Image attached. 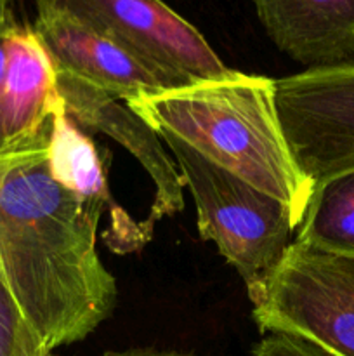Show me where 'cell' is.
<instances>
[{
  "label": "cell",
  "mask_w": 354,
  "mask_h": 356,
  "mask_svg": "<svg viewBox=\"0 0 354 356\" xmlns=\"http://www.w3.org/2000/svg\"><path fill=\"white\" fill-rule=\"evenodd\" d=\"M274 80L233 70L153 96L125 101L158 136H172L194 152L271 195L298 228L312 183L298 169L276 110Z\"/></svg>",
  "instance_id": "6da1fadb"
},
{
  "label": "cell",
  "mask_w": 354,
  "mask_h": 356,
  "mask_svg": "<svg viewBox=\"0 0 354 356\" xmlns=\"http://www.w3.org/2000/svg\"><path fill=\"white\" fill-rule=\"evenodd\" d=\"M193 195L198 229L238 271L246 292L276 268L297 226L290 209L172 136H160Z\"/></svg>",
  "instance_id": "7a4b0ae2"
},
{
  "label": "cell",
  "mask_w": 354,
  "mask_h": 356,
  "mask_svg": "<svg viewBox=\"0 0 354 356\" xmlns=\"http://www.w3.org/2000/svg\"><path fill=\"white\" fill-rule=\"evenodd\" d=\"M248 298L262 332L290 334L335 356H354V257L292 242Z\"/></svg>",
  "instance_id": "3957f363"
},
{
  "label": "cell",
  "mask_w": 354,
  "mask_h": 356,
  "mask_svg": "<svg viewBox=\"0 0 354 356\" xmlns=\"http://www.w3.org/2000/svg\"><path fill=\"white\" fill-rule=\"evenodd\" d=\"M37 14L73 17L162 70L180 87L228 76L203 35L163 0H35Z\"/></svg>",
  "instance_id": "277c9868"
},
{
  "label": "cell",
  "mask_w": 354,
  "mask_h": 356,
  "mask_svg": "<svg viewBox=\"0 0 354 356\" xmlns=\"http://www.w3.org/2000/svg\"><path fill=\"white\" fill-rule=\"evenodd\" d=\"M281 129L314 186L354 169V59L274 80Z\"/></svg>",
  "instance_id": "5b68a950"
},
{
  "label": "cell",
  "mask_w": 354,
  "mask_h": 356,
  "mask_svg": "<svg viewBox=\"0 0 354 356\" xmlns=\"http://www.w3.org/2000/svg\"><path fill=\"white\" fill-rule=\"evenodd\" d=\"M58 90L65 113L78 127L90 136L101 132L118 141L149 174L155 184V198L151 214L142 221L149 235L158 219L183 211V177L177 172L174 160L163 149L158 132L144 118L130 110L125 101L66 73L58 72Z\"/></svg>",
  "instance_id": "8992f818"
},
{
  "label": "cell",
  "mask_w": 354,
  "mask_h": 356,
  "mask_svg": "<svg viewBox=\"0 0 354 356\" xmlns=\"http://www.w3.org/2000/svg\"><path fill=\"white\" fill-rule=\"evenodd\" d=\"M33 28L56 72L75 76L117 99L130 101L180 87L162 70L65 14H37Z\"/></svg>",
  "instance_id": "52a82bcc"
},
{
  "label": "cell",
  "mask_w": 354,
  "mask_h": 356,
  "mask_svg": "<svg viewBox=\"0 0 354 356\" xmlns=\"http://www.w3.org/2000/svg\"><path fill=\"white\" fill-rule=\"evenodd\" d=\"M62 106L58 72L31 24H0V152L30 141Z\"/></svg>",
  "instance_id": "ba28073f"
},
{
  "label": "cell",
  "mask_w": 354,
  "mask_h": 356,
  "mask_svg": "<svg viewBox=\"0 0 354 356\" xmlns=\"http://www.w3.org/2000/svg\"><path fill=\"white\" fill-rule=\"evenodd\" d=\"M267 37L294 61L318 68L354 59V0H250Z\"/></svg>",
  "instance_id": "9c48e42d"
},
{
  "label": "cell",
  "mask_w": 354,
  "mask_h": 356,
  "mask_svg": "<svg viewBox=\"0 0 354 356\" xmlns=\"http://www.w3.org/2000/svg\"><path fill=\"white\" fill-rule=\"evenodd\" d=\"M49 156L56 179L97 211L110 212L111 226L104 232V242L113 252L139 250L151 238L142 222L132 221L130 216L115 204L108 184L104 153L97 148L89 132L65 113L62 106L52 117Z\"/></svg>",
  "instance_id": "30bf717a"
},
{
  "label": "cell",
  "mask_w": 354,
  "mask_h": 356,
  "mask_svg": "<svg viewBox=\"0 0 354 356\" xmlns=\"http://www.w3.org/2000/svg\"><path fill=\"white\" fill-rule=\"evenodd\" d=\"M294 242L354 257V169L314 184Z\"/></svg>",
  "instance_id": "8fae6325"
},
{
  "label": "cell",
  "mask_w": 354,
  "mask_h": 356,
  "mask_svg": "<svg viewBox=\"0 0 354 356\" xmlns=\"http://www.w3.org/2000/svg\"><path fill=\"white\" fill-rule=\"evenodd\" d=\"M49 353L6 285L0 282V356H44Z\"/></svg>",
  "instance_id": "7c38bea8"
},
{
  "label": "cell",
  "mask_w": 354,
  "mask_h": 356,
  "mask_svg": "<svg viewBox=\"0 0 354 356\" xmlns=\"http://www.w3.org/2000/svg\"><path fill=\"white\" fill-rule=\"evenodd\" d=\"M252 356H335L314 343L290 334H267L252 350Z\"/></svg>",
  "instance_id": "4fadbf2b"
},
{
  "label": "cell",
  "mask_w": 354,
  "mask_h": 356,
  "mask_svg": "<svg viewBox=\"0 0 354 356\" xmlns=\"http://www.w3.org/2000/svg\"><path fill=\"white\" fill-rule=\"evenodd\" d=\"M103 356H201L194 353H184V351L172 350H155V348H130L121 351H106Z\"/></svg>",
  "instance_id": "5bb4252c"
},
{
  "label": "cell",
  "mask_w": 354,
  "mask_h": 356,
  "mask_svg": "<svg viewBox=\"0 0 354 356\" xmlns=\"http://www.w3.org/2000/svg\"><path fill=\"white\" fill-rule=\"evenodd\" d=\"M12 13V0H0V24Z\"/></svg>",
  "instance_id": "9a60e30c"
},
{
  "label": "cell",
  "mask_w": 354,
  "mask_h": 356,
  "mask_svg": "<svg viewBox=\"0 0 354 356\" xmlns=\"http://www.w3.org/2000/svg\"><path fill=\"white\" fill-rule=\"evenodd\" d=\"M44 356H58V355H54V353H52V351H49V353H45Z\"/></svg>",
  "instance_id": "2e32d148"
}]
</instances>
